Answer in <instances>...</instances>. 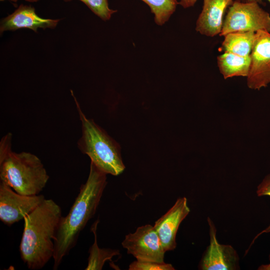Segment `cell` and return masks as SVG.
Here are the masks:
<instances>
[{
	"instance_id": "cell-1",
	"label": "cell",
	"mask_w": 270,
	"mask_h": 270,
	"mask_svg": "<svg viewBox=\"0 0 270 270\" xmlns=\"http://www.w3.org/2000/svg\"><path fill=\"white\" fill-rule=\"evenodd\" d=\"M106 184V174L90 162L86 182L81 185L68 214L61 217L57 228L52 257L54 270L75 246L80 232L94 215Z\"/></svg>"
},
{
	"instance_id": "cell-2",
	"label": "cell",
	"mask_w": 270,
	"mask_h": 270,
	"mask_svg": "<svg viewBox=\"0 0 270 270\" xmlns=\"http://www.w3.org/2000/svg\"><path fill=\"white\" fill-rule=\"evenodd\" d=\"M62 216L60 206L52 200L45 199L24 218L20 251L28 269H41L53 257L54 238Z\"/></svg>"
},
{
	"instance_id": "cell-3",
	"label": "cell",
	"mask_w": 270,
	"mask_h": 270,
	"mask_svg": "<svg viewBox=\"0 0 270 270\" xmlns=\"http://www.w3.org/2000/svg\"><path fill=\"white\" fill-rule=\"evenodd\" d=\"M12 134L4 135L0 142V181L25 196L38 195L45 187L49 176L35 154L12 150Z\"/></svg>"
},
{
	"instance_id": "cell-4",
	"label": "cell",
	"mask_w": 270,
	"mask_h": 270,
	"mask_svg": "<svg viewBox=\"0 0 270 270\" xmlns=\"http://www.w3.org/2000/svg\"><path fill=\"white\" fill-rule=\"evenodd\" d=\"M82 124V136L78 147L86 154L99 170L113 176L120 174L125 168L119 144L92 120L88 118L71 91Z\"/></svg>"
},
{
	"instance_id": "cell-5",
	"label": "cell",
	"mask_w": 270,
	"mask_h": 270,
	"mask_svg": "<svg viewBox=\"0 0 270 270\" xmlns=\"http://www.w3.org/2000/svg\"><path fill=\"white\" fill-rule=\"evenodd\" d=\"M264 30L270 32V15L258 3L233 2L229 8L220 34L238 32Z\"/></svg>"
},
{
	"instance_id": "cell-6",
	"label": "cell",
	"mask_w": 270,
	"mask_h": 270,
	"mask_svg": "<svg viewBox=\"0 0 270 270\" xmlns=\"http://www.w3.org/2000/svg\"><path fill=\"white\" fill-rule=\"evenodd\" d=\"M122 246L136 260L164 262L166 252L154 226L150 224L140 226L126 236Z\"/></svg>"
},
{
	"instance_id": "cell-7",
	"label": "cell",
	"mask_w": 270,
	"mask_h": 270,
	"mask_svg": "<svg viewBox=\"0 0 270 270\" xmlns=\"http://www.w3.org/2000/svg\"><path fill=\"white\" fill-rule=\"evenodd\" d=\"M12 190L0 181V220L8 226L24 220L45 200L42 194L25 196Z\"/></svg>"
},
{
	"instance_id": "cell-8",
	"label": "cell",
	"mask_w": 270,
	"mask_h": 270,
	"mask_svg": "<svg viewBox=\"0 0 270 270\" xmlns=\"http://www.w3.org/2000/svg\"><path fill=\"white\" fill-rule=\"evenodd\" d=\"M250 57L248 86L258 90L266 87L270 84V32L264 30L256 32Z\"/></svg>"
},
{
	"instance_id": "cell-9",
	"label": "cell",
	"mask_w": 270,
	"mask_h": 270,
	"mask_svg": "<svg viewBox=\"0 0 270 270\" xmlns=\"http://www.w3.org/2000/svg\"><path fill=\"white\" fill-rule=\"evenodd\" d=\"M210 243L204 252L199 264L202 270H235L239 268V258L236 250L228 244L218 242L216 228L210 218Z\"/></svg>"
},
{
	"instance_id": "cell-10",
	"label": "cell",
	"mask_w": 270,
	"mask_h": 270,
	"mask_svg": "<svg viewBox=\"0 0 270 270\" xmlns=\"http://www.w3.org/2000/svg\"><path fill=\"white\" fill-rule=\"evenodd\" d=\"M190 212L185 197L178 198L174 206L154 223V228L165 252L174 250L176 234L182 222Z\"/></svg>"
},
{
	"instance_id": "cell-11",
	"label": "cell",
	"mask_w": 270,
	"mask_h": 270,
	"mask_svg": "<svg viewBox=\"0 0 270 270\" xmlns=\"http://www.w3.org/2000/svg\"><path fill=\"white\" fill-rule=\"evenodd\" d=\"M232 2V0H204L196 30L202 34L210 37L220 34L225 11Z\"/></svg>"
},
{
	"instance_id": "cell-12",
	"label": "cell",
	"mask_w": 270,
	"mask_h": 270,
	"mask_svg": "<svg viewBox=\"0 0 270 270\" xmlns=\"http://www.w3.org/2000/svg\"><path fill=\"white\" fill-rule=\"evenodd\" d=\"M59 20L42 18L36 14L34 8L21 4L12 14L2 20L0 30L3 32L28 28L36 32L38 28H54Z\"/></svg>"
},
{
	"instance_id": "cell-13",
	"label": "cell",
	"mask_w": 270,
	"mask_h": 270,
	"mask_svg": "<svg viewBox=\"0 0 270 270\" xmlns=\"http://www.w3.org/2000/svg\"><path fill=\"white\" fill-rule=\"evenodd\" d=\"M220 72L224 79L234 76H248L250 65V56H244L224 52L217 58Z\"/></svg>"
},
{
	"instance_id": "cell-14",
	"label": "cell",
	"mask_w": 270,
	"mask_h": 270,
	"mask_svg": "<svg viewBox=\"0 0 270 270\" xmlns=\"http://www.w3.org/2000/svg\"><path fill=\"white\" fill-rule=\"evenodd\" d=\"M254 32H238L228 34L222 47L224 52L240 56H250L255 38Z\"/></svg>"
},
{
	"instance_id": "cell-15",
	"label": "cell",
	"mask_w": 270,
	"mask_h": 270,
	"mask_svg": "<svg viewBox=\"0 0 270 270\" xmlns=\"http://www.w3.org/2000/svg\"><path fill=\"white\" fill-rule=\"evenodd\" d=\"M98 222L99 220H97L91 227L94 241L89 250L90 255L88 265L85 268L86 270H100L106 261L111 260L114 256L120 254L118 250L98 247L96 238V228Z\"/></svg>"
},
{
	"instance_id": "cell-16",
	"label": "cell",
	"mask_w": 270,
	"mask_h": 270,
	"mask_svg": "<svg viewBox=\"0 0 270 270\" xmlns=\"http://www.w3.org/2000/svg\"><path fill=\"white\" fill-rule=\"evenodd\" d=\"M150 7L154 14L155 22L162 26L175 12L178 4L177 0H142Z\"/></svg>"
},
{
	"instance_id": "cell-17",
	"label": "cell",
	"mask_w": 270,
	"mask_h": 270,
	"mask_svg": "<svg viewBox=\"0 0 270 270\" xmlns=\"http://www.w3.org/2000/svg\"><path fill=\"white\" fill-rule=\"evenodd\" d=\"M64 0L68 2L72 0ZM80 0L84 2L94 14L104 20L110 19L112 14L116 12V10L110 9L108 7V0Z\"/></svg>"
},
{
	"instance_id": "cell-18",
	"label": "cell",
	"mask_w": 270,
	"mask_h": 270,
	"mask_svg": "<svg viewBox=\"0 0 270 270\" xmlns=\"http://www.w3.org/2000/svg\"><path fill=\"white\" fill-rule=\"evenodd\" d=\"M130 270H174V268L170 264L164 262H158L152 261L136 260L132 262Z\"/></svg>"
},
{
	"instance_id": "cell-19",
	"label": "cell",
	"mask_w": 270,
	"mask_h": 270,
	"mask_svg": "<svg viewBox=\"0 0 270 270\" xmlns=\"http://www.w3.org/2000/svg\"><path fill=\"white\" fill-rule=\"evenodd\" d=\"M256 194L258 196H270V174L266 176L258 186L256 190ZM268 232H270V224L264 230L259 233L255 238L264 233Z\"/></svg>"
},
{
	"instance_id": "cell-20",
	"label": "cell",
	"mask_w": 270,
	"mask_h": 270,
	"mask_svg": "<svg viewBox=\"0 0 270 270\" xmlns=\"http://www.w3.org/2000/svg\"><path fill=\"white\" fill-rule=\"evenodd\" d=\"M197 0H180L178 4L184 8L192 6Z\"/></svg>"
},
{
	"instance_id": "cell-21",
	"label": "cell",
	"mask_w": 270,
	"mask_h": 270,
	"mask_svg": "<svg viewBox=\"0 0 270 270\" xmlns=\"http://www.w3.org/2000/svg\"><path fill=\"white\" fill-rule=\"evenodd\" d=\"M269 260L270 262V254L269 256ZM258 269L259 270H270V262L268 264H262Z\"/></svg>"
},
{
	"instance_id": "cell-22",
	"label": "cell",
	"mask_w": 270,
	"mask_h": 270,
	"mask_svg": "<svg viewBox=\"0 0 270 270\" xmlns=\"http://www.w3.org/2000/svg\"><path fill=\"white\" fill-rule=\"evenodd\" d=\"M263 0H240V1L245 2H257L262 3ZM270 4V0H267Z\"/></svg>"
}]
</instances>
